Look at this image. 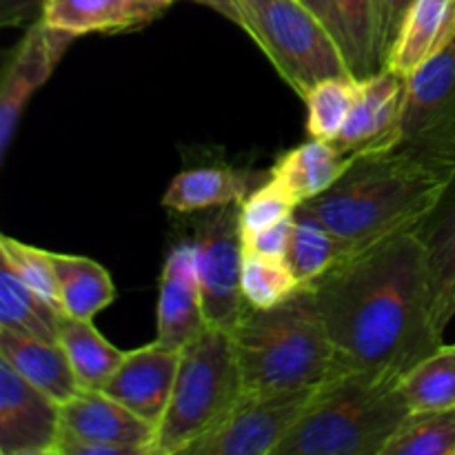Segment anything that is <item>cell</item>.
Returning <instances> with one entry per match:
<instances>
[{
	"instance_id": "obj_1",
	"label": "cell",
	"mask_w": 455,
	"mask_h": 455,
	"mask_svg": "<svg viewBox=\"0 0 455 455\" xmlns=\"http://www.w3.org/2000/svg\"><path fill=\"white\" fill-rule=\"evenodd\" d=\"M311 289L340 369L403 380L409 369L444 345L418 229L351 253Z\"/></svg>"
},
{
	"instance_id": "obj_2",
	"label": "cell",
	"mask_w": 455,
	"mask_h": 455,
	"mask_svg": "<svg viewBox=\"0 0 455 455\" xmlns=\"http://www.w3.org/2000/svg\"><path fill=\"white\" fill-rule=\"evenodd\" d=\"M449 180L394 147L358 156L331 189L302 204L333 231L351 256L391 235L418 229Z\"/></svg>"
},
{
	"instance_id": "obj_3",
	"label": "cell",
	"mask_w": 455,
	"mask_h": 455,
	"mask_svg": "<svg viewBox=\"0 0 455 455\" xmlns=\"http://www.w3.org/2000/svg\"><path fill=\"white\" fill-rule=\"evenodd\" d=\"M229 333L244 395L315 389L342 371L311 287L269 309L244 305Z\"/></svg>"
},
{
	"instance_id": "obj_4",
	"label": "cell",
	"mask_w": 455,
	"mask_h": 455,
	"mask_svg": "<svg viewBox=\"0 0 455 455\" xmlns=\"http://www.w3.org/2000/svg\"><path fill=\"white\" fill-rule=\"evenodd\" d=\"M409 416L398 376L342 369L318 387L275 455H385Z\"/></svg>"
},
{
	"instance_id": "obj_5",
	"label": "cell",
	"mask_w": 455,
	"mask_h": 455,
	"mask_svg": "<svg viewBox=\"0 0 455 455\" xmlns=\"http://www.w3.org/2000/svg\"><path fill=\"white\" fill-rule=\"evenodd\" d=\"M243 398V373L231 333L207 327L180 351L176 385L151 455H187L229 420Z\"/></svg>"
},
{
	"instance_id": "obj_6",
	"label": "cell",
	"mask_w": 455,
	"mask_h": 455,
	"mask_svg": "<svg viewBox=\"0 0 455 455\" xmlns=\"http://www.w3.org/2000/svg\"><path fill=\"white\" fill-rule=\"evenodd\" d=\"M235 4L240 29L256 40L300 98L320 80L351 76L333 31L302 0H235Z\"/></svg>"
},
{
	"instance_id": "obj_7",
	"label": "cell",
	"mask_w": 455,
	"mask_h": 455,
	"mask_svg": "<svg viewBox=\"0 0 455 455\" xmlns=\"http://www.w3.org/2000/svg\"><path fill=\"white\" fill-rule=\"evenodd\" d=\"M398 149L455 173V40L407 78Z\"/></svg>"
},
{
	"instance_id": "obj_8",
	"label": "cell",
	"mask_w": 455,
	"mask_h": 455,
	"mask_svg": "<svg viewBox=\"0 0 455 455\" xmlns=\"http://www.w3.org/2000/svg\"><path fill=\"white\" fill-rule=\"evenodd\" d=\"M191 243L196 247V269L207 324L231 331L244 309L240 204L213 209Z\"/></svg>"
},
{
	"instance_id": "obj_9",
	"label": "cell",
	"mask_w": 455,
	"mask_h": 455,
	"mask_svg": "<svg viewBox=\"0 0 455 455\" xmlns=\"http://www.w3.org/2000/svg\"><path fill=\"white\" fill-rule=\"evenodd\" d=\"M315 389L244 395L229 420L200 440L187 455H275L305 416Z\"/></svg>"
},
{
	"instance_id": "obj_10",
	"label": "cell",
	"mask_w": 455,
	"mask_h": 455,
	"mask_svg": "<svg viewBox=\"0 0 455 455\" xmlns=\"http://www.w3.org/2000/svg\"><path fill=\"white\" fill-rule=\"evenodd\" d=\"M76 36L47 25L43 18L27 27L0 78V160L7 158L25 107L52 78Z\"/></svg>"
},
{
	"instance_id": "obj_11",
	"label": "cell",
	"mask_w": 455,
	"mask_h": 455,
	"mask_svg": "<svg viewBox=\"0 0 455 455\" xmlns=\"http://www.w3.org/2000/svg\"><path fill=\"white\" fill-rule=\"evenodd\" d=\"M60 404L0 360V453H60Z\"/></svg>"
},
{
	"instance_id": "obj_12",
	"label": "cell",
	"mask_w": 455,
	"mask_h": 455,
	"mask_svg": "<svg viewBox=\"0 0 455 455\" xmlns=\"http://www.w3.org/2000/svg\"><path fill=\"white\" fill-rule=\"evenodd\" d=\"M404 96L407 78L389 67L358 80L351 114L333 145L355 158L398 147Z\"/></svg>"
},
{
	"instance_id": "obj_13",
	"label": "cell",
	"mask_w": 455,
	"mask_h": 455,
	"mask_svg": "<svg viewBox=\"0 0 455 455\" xmlns=\"http://www.w3.org/2000/svg\"><path fill=\"white\" fill-rule=\"evenodd\" d=\"M62 443L111 444L129 455H151L158 427L136 416L105 391L83 389L60 404ZM60 455V453H58Z\"/></svg>"
},
{
	"instance_id": "obj_14",
	"label": "cell",
	"mask_w": 455,
	"mask_h": 455,
	"mask_svg": "<svg viewBox=\"0 0 455 455\" xmlns=\"http://www.w3.org/2000/svg\"><path fill=\"white\" fill-rule=\"evenodd\" d=\"M194 243H180L164 260L156 311V342L182 351L207 329Z\"/></svg>"
},
{
	"instance_id": "obj_15",
	"label": "cell",
	"mask_w": 455,
	"mask_h": 455,
	"mask_svg": "<svg viewBox=\"0 0 455 455\" xmlns=\"http://www.w3.org/2000/svg\"><path fill=\"white\" fill-rule=\"evenodd\" d=\"M178 367L180 351L167 349L154 340L140 349L124 351L123 363L102 391L158 427L172 400Z\"/></svg>"
},
{
	"instance_id": "obj_16",
	"label": "cell",
	"mask_w": 455,
	"mask_h": 455,
	"mask_svg": "<svg viewBox=\"0 0 455 455\" xmlns=\"http://www.w3.org/2000/svg\"><path fill=\"white\" fill-rule=\"evenodd\" d=\"M455 40V0H413L400 25L385 67L409 76Z\"/></svg>"
},
{
	"instance_id": "obj_17",
	"label": "cell",
	"mask_w": 455,
	"mask_h": 455,
	"mask_svg": "<svg viewBox=\"0 0 455 455\" xmlns=\"http://www.w3.org/2000/svg\"><path fill=\"white\" fill-rule=\"evenodd\" d=\"M418 235L429 265L435 327L444 333L455 315V173L434 212L418 227Z\"/></svg>"
},
{
	"instance_id": "obj_18",
	"label": "cell",
	"mask_w": 455,
	"mask_h": 455,
	"mask_svg": "<svg viewBox=\"0 0 455 455\" xmlns=\"http://www.w3.org/2000/svg\"><path fill=\"white\" fill-rule=\"evenodd\" d=\"M0 360L58 404L69 403L83 391L60 342L38 340L0 327Z\"/></svg>"
},
{
	"instance_id": "obj_19",
	"label": "cell",
	"mask_w": 455,
	"mask_h": 455,
	"mask_svg": "<svg viewBox=\"0 0 455 455\" xmlns=\"http://www.w3.org/2000/svg\"><path fill=\"white\" fill-rule=\"evenodd\" d=\"M163 12V7L145 0H44L40 18L47 25L78 38L142 27Z\"/></svg>"
},
{
	"instance_id": "obj_20",
	"label": "cell",
	"mask_w": 455,
	"mask_h": 455,
	"mask_svg": "<svg viewBox=\"0 0 455 455\" xmlns=\"http://www.w3.org/2000/svg\"><path fill=\"white\" fill-rule=\"evenodd\" d=\"M354 160L355 156L338 149L331 140L311 138L280 156L271 176L283 182L284 189L302 204L331 189Z\"/></svg>"
},
{
	"instance_id": "obj_21",
	"label": "cell",
	"mask_w": 455,
	"mask_h": 455,
	"mask_svg": "<svg viewBox=\"0 0 455 455\" xmlns=\"http://www.w3.org/2000/svg\"><path fill=\"white\" fill-rule=\"evenodd\" d=\"M251 191L249 173L225 167H198L178 173L169 182L163 207L178 213L207 212L225 204H240Z\"/></svg>"
},
{
	"instance_id": "obj_22",
	"label": "cell",
	"mask_w": 455,
	"mask_h": 455,
	"mask_svg": "<svg viewBox=\"0 0 455 455\" xmlns=\"http://www.w3.org/2000/svg\"><path fill=\"white\" fill-rule=\"evenodd\" d=\"M58 342L65 349L80 387L102 391L124 358V351L111 345L92 320L62 315L58 324Z\"/></svg>"
},
{
	"instance_id": "obj_23",
	"label": "cell",
	"mask_w": 455,
	"mask_h": 455,
	"mask_svg": "<svg viewBox=\"0 0 455 455\" xmlns=\"http://www.w3.org/2000/svg\"><path fill=\"white\" fill-rule=\"evenodd\" d=\"M56 269L60 307L71 318L93 320L116 298L114 280L109 271L96 260L69 253H52Z\"/></svg>"
},
{
	"instance_id": "obj_24",
	"label": "cell",
	"mask_w": 455,
	"mask_h": 455,
	"mask_svg": "<svg viewBox=\"0 0 455 455\" xmlns=\"http://www.w3.org/2000/svg\"><path fill=\"white\" fill-rule=\"evenodd\" d=\"M349 256L345 244L333 231L305 204H298L293 213V234L284 260L289 262L302 287H314Z\"/></svg>"
},
{
	"instance_id": "obj_25",
	"label": "cell",
	"mask_w": 455,
	"mask_h": 455,
	"mask_svg": "<svg viewBox=\"0 0 455 455\" xmlns=\"http://www.w3.org/2000/svg\"><path fill=\"white\" fill-rule=\"evenodd\" d=\"M62 311L22 283L12 267L0 262V327L20 336L58 342Z\"/></svg>"
},
{
	"instance_id": "obj_26",
	"label": "cell",
	"mask_w": 455,
	"mask_h": 455,
	"mask_svg": "<svg viewBox=\"0 0 455 455\" xmlns=\"http://www.w3.org/2000/svg\"><path fill=\"white\" fill-rule=\"evenodd\" d=\"M336 22V40L355 80L369 78L385 67L378 49L373 0H329Z\"/></svg>"
},
{
	"instance_id": "obj_27",
	"label": "cell",
	"mask_w": 455,
	"mask_h": 455,
	"mask_svg": "<svg viewBox=\"0 0 455 455\" xmlns=\"http://www.w3.org/2000/svg\"><path fill=\"white\" fill-rule=\"evenodd\" d=\"M400 391L411 413L455 407V345H443L409 369Z\"/></svg>"
},
{
	"instance_id": "obj_28",
	"label": "cell",
	"mask_w": 455,
	"mask_h": 455,
	"mask_svg": "<svg viewBox=\"0 0 455 455\" xmlns=\"http://www.w3.org/2000/svg\"><path fill=\"white\" fill-rule=\"evenodd\" d=\"M358 80L354 76H333L320 80L305 93L307 132L311 138L336 140L345 127L355 100Z\"/></svg>"
},
{
	"instance_id": "obj_29",
	"label": "cell",
	"mask_w": 455,
	"mask_h": 455,
	"mask_svg": "<svg viewBox=\"0 0 455 455\" xmlns=\"http://www.w3.org/2000/svg\"><path fill=\"white\" fill-rule=\"evenodd\" d=\"M385 455H455V407L411 413Z\"/></svg>"
},
{
	"instance_id": "obj_30",
	"label": "cell",
	"mask_w": 455,
	"mask_h": 455,
	"mask_svg": "<svg viewBox=\"0 0 455 455\" xmlns=\"http://www.w3.org/2000/svg\"><path fill=\"white\" fill-rule=\"evenodd\" d=\"M302 284L298 283L284 258L262 256L244 249L243 262V298L244 305L256 309H269L289 300Z\"/></svg>"
},
{
	"instance_id": "obj_31",
	"label": "cell",
	"mask_w": 455,
	"mask_h": 455,
	"mask_svg": "<svg viewBox=\"0 0 455 455\" xmlns=\"http://www.w3.org/2000/svg\"><path fill=\"white\" fill-rule=\"evenodd\" d=\"M0 258H3L0 262L12 267V271L22 283L29 284L36 293H40L44 300L52 302L56 309L62 311L52 251H44V249L31 247V244L20 243V240L3 235L0 238Z\"/></svg>"
},
{
	"instance_id": "obj_32",
	"label": "cell",
	"mask_w": 455,
	"mask_h": 455,
	"mask_svg": "<svg viewBox=\"0 0 455 455\" xmlns=\"http://www.w3.org/2000/svg\"><path fill=\"white\" fill-rule=\"evenodd\" d=\"M298 200L284 189L280 180L269 176L262 185H258L247 198L240 203V227L244 235H253L284 218L293 216L298 209Z\"/></svg>"
},
{
	"instance_id": "obj_33",
	"label": "cell",
	"mask_w": 455,
	"mask_h": 455,
	"mask_svg": "<svg viewBox=\"0 0 455 455\" xmlns=\"http://www.w3.org/2000/svg\"><path fill=\"white\" fill-rule=\"evenodd\" d=\"M413 0H373V12H376V34L378 49H380L382 62H387L394 40L398 36L403 18Z\"/></svg>"
},
{
	"instance_id": "obj_34",
	"label": "cell",
	"mask_w": 455,
	"mask_h": 455,
	"mask_svg": "<svg viewBox=\"0 0 455 455\" xmlns=\"http://www.w3.org/2000/svg\"><path fill=\"white\" fill-rule=\"evenodd\" d=\"M291 234H293V216H289L284 218V220L275 222V225L267 227V229L258 231V234L244 235V249L262 253V256L287 258Z\"/></svg>"
},
{
	"instance_id": "obj_35",
	"label": "cell",
	"mask_w": 455,
	"mask_h": 455,
	"mask_svg": "<svg viewBox=\"0 0 455 455\" xmlns=\"http://www.w3.org/2000/svg\"><path fill=\"white\" fill-rule=\"evenodd\" d=\"M43 7L44 0H0V25H31V22L43 16Z\"/></svg>"
},
{
	"instance_id": "obj_36",
	"label": "cell",
	"mask_w": 455,
	"mask_h": 455,
	"mask_svg": "<svg viewBox=\"0 0 455 455\" xmlns=\"http://www.w3.org/2000/svg\"><path fill=\"white\" fill-rule=\"evenodd\" d=\"M194 3L204 4V7L213 9V12H218L220 16H225L227 20H231L234 25H240V12L235 0H194Z\"/></svg>"
},
{
	"instance_id": "obj_37",
	"label": "cell",
	"mask_w": 455,
	"mask_h": 455,
	"mask_svg": "<svg viewBox=\"0 0 455 455\" xmlns=\"http://www.w3.org/2000/svg\"><path fill=\"white\" fill-rule=\"evenodd\" d=\"M302 3L309 4V7L314 9L320 18H323L324 25L333 31V36H336V22H333V12H331V3H329V0H302Z\"/></svg>"
},
{
	"instance_id": "obj_38",
	"label": "cell",
	"mask_w": 455,
	"mask_h": 455,
	"mask_svg": "<svg viewBox=\"0 0 455 455\" xmlns=\"http://www.w3.org/2000/svg\"><path fill=\"white\" fill-rule=\"evenodd\" d=\"M145 3H151V4H156V7L167 9L169 4H173V3H176V0H145Z\"/></svg>"
}]
</instances>
